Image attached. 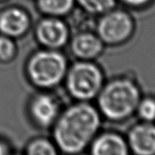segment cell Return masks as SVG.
<instances>
[{"label":"cell","mask_w":155,"mask_h":155,"mask_svg":"<svg viewBox=\"0 0 155 155\" xmlns=\"http://www.w3.org/2000/svg\"><path fill=\"white\" fill-rule=\"evenodd\" d=\"M124 4L132 8H143L150 4L153 0H120Z\"/></svg>","instance_id":"17"},{"label":"cell","mask_w":155,"mask_h":155,"mask_svg":"<svg viewBox=\"0 0 155 155\" xmlns=\"http://www.w3.org/2000/svg\"><path fill=\"white\" fill-rule=\"evenodd\" d=\"M8 153V148L4 143L0 141V155H4Z\"/></svg>","instance_id":"18"},{"label":"cell","mask_w":155,"mask_h":155,"mask_svg":"<svg viewBox=\"0 0 155 155\" xmlns=\"http://www.w3.org/2000/svg\"><path fill=\"white\" fill-rule=\"evenodd\" d=\"M134 30V22L126 11L113 9L106 14L98 22L97 32L103 43L119 44L127 41Z\"/></svg>","instance_id":"5"},{"label":"cell","mask_w":155,"mask_h":155,"mask_svg":"<svg viewBox=\"0 0 155 155\" xmlns=\"http://www.w3.org/2000/svg\"><path fill=\"white\" fill-rule=\"evenodd\" d=\"M128 148L138 155L155 154V124L142 121L130 129L128 136Z\"/></svg>","instance_id":"7"},{"label":"cell","mask_w":155,"mask_h":155,"mask_svg":"<svg viewBox=\"0 0 155 155\" xmlns=\"http://www.w3.org/2000/svg\"><path fill=\"white\" fill-rule=\"evenodd\" d=\"M31 82L40 88H52L60 83L67 73V61L55 49H44L34 54L28 63Z\"/></svg>","instance_id":"3"},{"label":"cell","mask_w":155,"mask_h":155,"mask_svg":"<svg viewBox=\"0 0 155 155\" xmlns=\"http://www.w3.org/2000/svg\"><path fill=\"white\" fill-rule=\"evenodd\" d=\"M91 144V153L94 155H127L128 143L121 135L106 133L98 136Z\"/></svg>","instance_id":"11"},{"label":"cell","mask_w":155,"mask_h":155,"mask_svg":"<svg viewBox=\"0 0 155 155\" xmlns=\"http://www.w3.org/2000/svg\"><path fill=\"white\" fill-rule=\"evenodd\" d=\"M75 0H38V6L44 14L50 17L68 14L74 8Z\"/></svg>","instance_id":"12"},{"label":"cell","mask_w":155,"mask_h":155,"mask_svg":"<svg viewBox=\"0 0 155 155\" xmlns=\"http://www.w3.org/2000/svg\"><path fill=\"white\" fill-rule=\"evenodd\" d=\"M30 25L28 15L18 8H10L0 14V32L8 37H19Z\"/></svg>","instance_id":"9"},{"label":"cell","mask_w":155,"mask_h":155,"mask_svg":"<svg viewBox=\"0 0 155 155\" xmlns=\"http://www.w3.org/2000/svg\"><path fill=\"white\" fill-rule=\"evenodd\" d=\"M98 107L106 118L120 121L134 114L141 99L138 84L128 78L109 82L98 94Z\"/></svg>","instance_id":"2"},{"label":"cell","mask_w":155,"mask_h":155,"mask_svg":"<svg viewBox=\"0 0 155 155\" xmlns=\"http://www.w3.org/2000/svg\"><path fill=\"white\" fill-rule=\"evenodd\" d=\"M100 126V116L87 102L71 106L55 121L54 137L58 148L66 153H78L93 141Z\"/></svg>","instance_id":"1"},{"label":"cell","mask_w":155,"mask_h":155,"mask_svg":"<svg viewBox=\"0 0 155 155\" xmlns=\"http://www.w3.org/2000/svg\"><path fill=\"white\" fill-rule=\"evenodd\" d=\"M104 43L100 38L92 33H81L72 39L71 50L78 58L83 60H91L101 54Z\"/></svg>","instance_id":"10"},{"label":"cell","mask_w":155,"mask_h":155,"mask_svg":"<svg viewBox=\"0 0 155 155\" xmlns=\"http://www.w3.org/2000/svg\"><path fill=\"white\" fill-rule=\"evenodd\" d=\"M27 153L30 155H54L57 151L50 141L44 138H38L28 144Z\"/></svg>","instance_id":"15"},{"label":"cell","mask_w":155,"mask_h":155,"mask_svg":"<svg viewBox=\"0 0 155 155\" xmlns=\"http://www.w3.org/2000/svg\"><path fill=\"white\" fill-rule=\"evenodd\" d=\"M33 118L42 127H48L57 120L59 116V105L57 100L49 94L36 96L30 105Z\"/></svg>","instance_id":"8"},{"label":"cell","mask_w":155,"mask_h":155,"mask_svg":"<svg viewBox=\"0 0 155 155\" xmlns=\"http://www.w3.org/2000/svg\"><path fill=\"white\" fill-rule=\"evenodd\" d=\"M80 7L88 14L103 15L113 10L116 5V0H76Z\"/></svg>","instance_id":"13"},{"label":"cell","mask_w":155,"mask_h":155,"mask_svg":"<svg viewBox=\"0 0 155 155\" xmlns=\"http://www.w3.org/2000/svg\"><path fill=\"white\" fill-rule=\"evenodd\" d=\"M136 113L142 121L155 122V98L154 97H144L141 98L138 103Z\"/></svg>","instance_id":"14"},{"label":"cell","mask_w":155,"mask_h":155,"mask_svg":"<svg viewBox=\"0 0 155 155\" xmlns=\"http://www.w3.org/2000/svg\"><path fill=\"white\" fill-rule=\"evenodd\" d=\"M16 47L10 37L5 35L0 36V60L6 62L14 58Z\"/></svg>","instance_id":"16"},{"label":"cell","mask_w":155,"mask_h":155,"mask_svg":"<svg viewBox=\"0 0 155 155\" xmlns=\"http://www.w3.org/2000/svg\"><path fill=\"white\" fill-rule=\"evenodd\" d=\"M68 28L56 17L41 20L36 28V37L43 46L48 49H58L64 46L68 39Z\"/></svg>","instance_id":"6"},{"label":"cell","mask_w":155,"mask_h":155,"mask_svg":"<svg viewBox=\"0 0 155 155\" xmlns=\"http://www.w3.org/2000/svg\"><path fill=\"white\" fill-rule=\"evenodd\" d=\"M65 76L68 91L79 102L93 99L103 88L104 76L100 68L88 60L74 64Z\"/></svg>","instance_id":"4"},{"label":"cell","mask_w":155,"mask_h":155,"mask_svg":"<svg viewBox=\"0 0 155 155\" xmlns=\"http://www.w3.org/2000/svg\"><path fill=\"white\" fill-rule=\"evenodd\" d=\"M0 1H4V0H0Z\"/></svg>","instance_id":"19"}]
</instances>
